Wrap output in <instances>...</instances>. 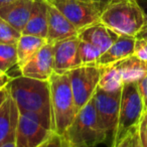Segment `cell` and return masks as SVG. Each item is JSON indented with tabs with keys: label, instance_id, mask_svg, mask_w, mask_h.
<instances>
[{
	"label": "cell",
	"instance_id": "cell-32",
	"mask_svg": "<svg viewBox=\"0 0 147 147\" xmlns=\"http://www.w3.org/2000/svg\"><path fill=\"white\" fill-rule=\"evenodd\" d=\"M136 38H143V39H147V24H145L144 26L141 28V30L139 31L136 34Z\"/></svg>",
	"mask_w": 147,
	"mask_h": 147
},
{
	"label": "cell",
	"instance_id": "cell-14",
	"mask_svg": "<svg viewBox=\"0 0 147 147\" xmlns=\"http://www.w3.org/2000/svg\"><path fill=\"white\" fill-rule=\"evenodd\" d=\"M78 36L81 40H84L96 47L103 53L116 41L119 35L103 24L101 21H99L81 29Z\"/></svg>",
	"mask_w": 147,
	"mask_h": 147
},
{
	"label": "cell",
	"instance_id": "cell-31",
	"mask_svg": "<svg viewBox=\"0 0 147 147\" xmlns=\"http://www.w3.org/2000/svg\"><path fill=\"white\" fill-rule=\"evenodd\" d=\"M8 95L9 94H8V91H7L6 87L0 90V107H1V105L3 104V102L6 100V98L8 97Z\"/></svg>",
	"mask_w": 147,
	"mask_h": 147
},
{
	"label": "cell",
	"instance_id": "cell-28",
	"mask_svg": "<svg viewBox=\"0 0 147 147\" xmlns=\"http://www.w3.org/2000/svg\"><path fill=\"white\" fill-rule=\"evenodd\" d=\"M67 141L63 136H59L57 133H53V136L49 138L47 147H67Z\"/></svg>",
	"mask_w": 147,
	"mask_h": 147
},
{
	"label": "cell",
	"instance_id": "cell-2",
	"mask_svg": "<svg viewBox=\"0 0 147 147\" xmlns=\"http://www.w3.org/2000/svg\"><path fill=\"white\" fill-rule=\"evenodd\" d=\"M100 21L118 35L134 37L145 25L144 14L136 0H112L103 10Z\"/></svg>",
	"mask_w": 147,
	"mask_h": 147
},
{
	"label": "cell",
	"instance_id": "cell-11",
	"mask_svg": "<svg viewBox=\"0 0 147 147\" xmlns=\"http://www.w3.org/2000/svg\"><path fill=\"white\" fill-rule=\"evenodd\" d=\"M21 76L49 81L53 71V43L47 42L37 53L22 67H20Z\"/></svg>",
	"mask_w": 147,
	"mask_h": 147
},
{
	"label": "cell",
	"instance_id": "cell-18",
	"mask_svg": "<svg viewBox=\"0 0 147 147\" xmlns=\"http://www.w3.org/2000/svg\"><path fill=\"white\" fill-rule=\"evenodd\" d=\"M47 43V38H43V37L30 34H21L20 38L16 43L17 67L19 69L22 67Z\"/></svg>",
	"mask_w": 147,
	"mask_h": 147
},
{
	"label": "cell",
	"instance_id": "cell-22",
	"mask_svg": "<svg viewBox=\"0 0 147 147\" xmlns=\"http://www.w3.org/2000/svg\"><path fill=\"white\" fill-rule=\"evenodd\" d=\"M79 57H80L81 65H90L96 63L99 57L102 55V51L96 47L84 40H80L79 43Z\"/></svg>",
	"mask_w": 147,
	"mask_h": 147
},
{
	"label": "cell",
	"instance_id": "cell-6",
	"mask_svg": "<svg viewBox=\"0 0 147 147\" xmlns=\"http://www.w3.org/2000/svg\"><path fill=\"white\" fill-rule=\"evenodd\" d=\"M57 7L79 31L99 22L106 5L100 0H47Z\"/></svg>",
	"mask_w": 147,
	"mask_h": 147
},
{
	"label": "cell",
	"instance_id": "cell-20",
	"mask_svg": "<svg viewBox=\"0 0 147 147\" xmlns=\"http://www.w3.org/2000/svg\"><path fill=\"white\" fill-rule=\"evenodd\" d=\"M123 80L117 63L101 67V76L98 88L107 93H118L122 91Z\"/></svg>",
	"mask_w": 147,
	"mask_h": 147
},
{
	"label": "cell",
	"instance_id": "cell-29",
	"mask_svg": "<svg viewBox=\"0 0 147 147\" xmlns=\"http://www.w3.org/2000/svg\"><path fill=\"white\" fill-rule=\"evenodd\" d=\"M11 79L12 78H10L7 75V73H4V71H2L0 69V90L6 87L7 84L11 81Z\"/></svg>",
	"mask_w": 147,
	"mask_h": 147
},
{
	"label": "cell",
	"instance_id": "cell-1",
	"mask_svg": "<svg viewBox=\"0 0 147 147\" xmlns=\"http://www.w3.org/2000/svg\"><path fill=\"white\" fill-rule=\"evenodd\" d=\"M6 89L9 96L16 104L19 113H34L40 115L51 123L53 129L49 81L19 76L11 79Z\"/></svg>",
	"mask_w": 147,
	"mask_h": 147
},
{
	"label": "cell",
	"instance_id": "cell-25",
	"mask_svg": "<svg viewBox=\"0 0 147 147\" xmlns=\"http://www.w3.org/2000/svg\"><path fill=\"white\" fill-rule=\"evenodd\" d=\"M133 55L138 57L139 59L147 61V39L136 38Z\"/></svg>",
	"mask_w": 147,
	"mask_h": 147
},
{
	"label": "cell",
	"instance_id": "cell-38",
	"mask_svg": "<svg viewBox=\"0 0 147 147\" xmlns=\"http://www.w3.org/2000/svg\"><path fill=\"white\" fill-rule=\"evenodd\" d=\"M47 142H49V141H47V142H45V143H43V144H41L40 146H38V147H47Z\"/></svg>",
	"mask_w": 147,
	"mask_h": 147
},
{
	"label": "cell",
	"instance_id": "cell-24",
	"mask_svg": "<svg viewBox=\"0 0 147 147\" xmlns=\"http://www.w3.org/2000/svg\"><path fill=\"white\" fill-rule=\"evenodd\" d=\"M136 132H137V127L132 129V130L128 131L119 140L113 142L112 147H134V140H135Z\"/></svg>",
	"mask_w": 147,
	"mask_h": 147
},
{
	"label": "cell",
	"instance_id": "cell-12",
	"mask_svg": "<svg viewBox=\"0 0 147 147\" xmlns=\"http://www.w3.org/2000/svg\"><path fill=\"white\" fill-rule=\"evenodd\" d=\"M47 2V36L49 43L69 38L79 34V30L71 23V21L51 2Z\"/></svg>",
	"mask_w": 147,
	"mask_h": 147
},
{
	"label": "cell",
	"instance_id": "cell-8",
	"mask_svg": "<svg viewBox=\"0 0 147 147\" xmlns=\"http://www.w3.org/2000/svg\"><path fill=\"white\" fill-rule=\"evenodd\" d=\"M78 112L93 98L101 76V67L97 63L83 65L67 73Z\"/></svg>",
	"mask_w": 147,
	"mask_h": 147
},
{
	"label": "cell",
	"instance_id": "cell-3",
	"mask_svg": "<svg viewBox=\"0 0 147 147\" xmlns=\"http://www.w3.org/2000/svg\"><path fill=\"white\" fill-rule=\"evenodd\" d=\"M53 131L63 136L78 114L67 74L53 73L49 80Z\"/></svg>",
	"mask_w": 147,
	"mask_h": 147
},
{
	"label": "cell",
	"instance_id": "cell-30",
	"mask_svg": "<svg viewBox=\"0 0 147 147\" xmlns=\"http://www.w3.org/2000/svg\"><path fill=\"white\" fill-rule=\"evenodd\" d=\"M136 1L142 9L145 17V24H147V0H136Z\"/></svg>",
	"mask_w": 147,
	"mask_h": 147
},
{
	"label": "cell",
	"instance_id": "cell-7",
	"mask_svg": "<svg viewBox=\"0 0 147 147\" xmlns=\"http://www.w3.org/2000/svg\"><path fill=\"white\" fill-rule=\"evenodd\" d=\"M51 122L34 113H19L14 142L16 147H38L53 134Z\"/></svg>",
	"mask_w": 147,
	"mask_h": 147
},
{
	"label": "cell",
	"instance_id": "cell-15",
	"mask_svg": "<svg viewBox=\"0 0 147 147\" xmlns=\"http://www.w3.org/2000/svg\"><path fill=\"white\" fill-rule=\"evenodd\" d=\"M33 2L32 0H16L0 7V17L22 32L30 16Z\"/></svg>",
	"mask_w": 147,
	"mask_h": 147
},
{
	"label": "cell",
	"instance_id": "cell-19",
	"mask_svg": "<svg viewBox=\"0 0 147 147\" xmlns=\"http://www.w3.org/2000/svg\"><path fill=\"white\" fill-rule=\"evenodd\" d=\"M122 76L123 83H137L147 75V61L139 59L135 55L117 63Z\"/></svg>",
	"mask_w": 147,
	"mask_h": 147
},
{
	"label": "cell",
	"instance_id": "cell-21",
	"mask_svg": "<svg viewBox=\"0 0 147 147\" xmlns=\"http://www.w3.org/2000/svg\"><path fill=\"white\" fill-rule=\"evenodd\" d=\"M14 65H17L16 45L0 43V69L7 73Z\"/></svg>",
	"mask_w": 147,
	"mask_h": 147
},
{
	"label": "cell",
	"instance_id": "cell-13",
	"mask_svg": "<svg viewBox=\"0 0 147 147\" xmlns=\"http://www.w3.org/2000/svg\"><path fill=\"white\" fill-rule=\"evenodd\" d=\"M19 119V110L8 95L0 107V146L14 141Z\"/></svg>",
	"mask_w": 147,
	"mask_h": 147
},
{
	"label": "cell",
	"instance_id": "cell-10",
	"mask_svg": "<svg viewBox=\"0 0 147 147\" xmlns=\"http://www.w3.org/2000/svg\"><path fill=\"white\" fill-rule=\"evenodd\" d=\"M78 35L63 39L53 43V71L57 74H67V71L81 67L79 57Z\"/></svg>",
	"mask_w": 147,
	"mask_h": 147
},
{
	"label": "cell",
	"instance_id": "cell-36",
	"mask_svg": "<svg viewBox=\"0 0 147 147\" xmlns=\"http://www.w3.org/2000/svg\"><path fill=\"white\" fill-rule=\"evenodd\" d=\"M67 147H96V146H91V145H71L67 142Z\"/></svg>",
	"mask_w": 147,
	"mask_h": 147
},
{
	"label": "cell",
	"instance_id": "cell-9",
	"mask_svg": "<svg viewBox=\"0 0 147 147\" xmlns=\"http://www.w3.org/2000/svg\"><path fill=\"white\" fill-rule=\"evenodd\" d=\"M121 92L107 93L97 88L94 94V103L101 127L107 133L108 138H113L117 129L120 110Z\"/></svg>",
	"mask_w": 147,
	"mask_h": 147
},
{
	"label": "cell",
	"instance_id": "cell-39",
	"mask_svg": "<svg viewBox=\"0 0 147 147\" xmlns=\"http://www.w3.org/2000/svg\"><path fill=\"white\" fill-rule=\"evenodd\" d=\"M32 1H41V0H32Z\"/></svg>",
	"mask_w": 147,
	"mask_h": 147
},
{
	"label": "cell",
	"instance_id": "cell-23",
	"mask_svg": "<svg viewBox=\"0 0 147 147\" xmlns=\"http://www.w3.org/2000/svg\"><path fill=\"white\" fill-rule=\"evenodd\" d=\"M22 33L0 17V43L16 45Z\"/></svg>",
	"mask_w": 147,
	"mask_h": 147
},
{
	"label": "cell",
	"instance_id": "cell-16",
	"mask_svg": "<svg viewBox=\"0 0 147 147\" xmlns=\"http://www.w3.org/2000/svg\"><path fill=\"white\" fill-rule=\"evenodd\" d=\"M136 37L128 35H119L114 43L101 55L97 61V65L100 67L117 63L134 53V45Z\"/></svg>",
	"mask_w": 147,
	"mask_h": 147
},
{
	"label": "cell",
	"instance_id": "cell-26",
	"mask_svg": "<svg viewBox=\"0 0 147 147\" xmlns=\"http://www.w3.org/2000/svg\"><path fill=\"white\" fill-rule=\"evenodd\" d=\"M138 137L142 147H147V113H144L137 126Z\"/></svg>",
	"mask_w": 147,
	"mask_h": 147
},
{
	"label": "cell",
	"instance_id": "cell-35",
	"mask_svg": "<svg viewBox=\"0 0 147 147\" xmlns=\"http://www.w3.org/2000/svg\"><path fill=\"white\" fill-rule=\"evenodd\" d=\"M0 147H16V144H15L14 141H10V142H7L5 144L1 145Z\"/></svg>",
	"mask_w": 147,
	"mask_h": 147
},
{
	"label": "cell",
	"instance_id": "cell-4",
	"mask_svg": "<svg viewBox=\"0 0 147 147\" xmlns=\"http://www.w3.org/2000/svg\"><path fill=\"white\" fill-rule=\"evenodd\" d=\"M63 136L71 145L97 146L108 139V135L103 130L98 120L94 96L79 111Z\"/></svg>",
	"mask_w": 147,
	"mask_h": 147
},
{
	"label": "cell",
	"instance_id": "cell-34",
	"mask_svg": "<svg viewBox=\"0 0 147 147\" xmlns=\"http://www.w3.org/2000/svg\"><path fill=\"white\" fill-rule=\"evenodd\" d=\"M16 1V0H0V7L5 6V5L9 4V3H12Z\"/></svg>",
	"mask_w": 147,
	"mask_h": 147
},
{
	"label": "cell",
	"instance_id": "cell-17",
	"mask_svg": "<svg viewBox=\"0 0 147 147\" xmlns=\"http://www.w3.org/2000/svg\"><path fill=\"white\" fill-rule=\"evenodd\" d=\"M22 34H30L47 38V2L34 1L30 16L22 30Z\"/></svg>",
	"mask_w": 147,
	"mask_h": 147
},
{
	"label": "cell",
	"instance_id": "cell-27",
	"mask_svg": "<svg viewBox=\"0 0 147 147\" xmlns=\"http://www.w3.org/2000/svg\"><path fill=\"white\" fill-rule=\"evenodd\" d=\"M137 87H138L139 94H140L141 100H142L143 103L144 113H147V75L143 79L137 82Z\"/></svg>",
	"mask_w": 147,
	"mask_h": 147
},
{
	"label": "cell",
	"instance_id": "cell-37",
	"mask_svg": "<svg viewBox=\"0 0 147 147\" xmlns=\"http://www.w3.org/2000/svg\"><path fill=\"white\" fill-rule=\"evenodd\" d=\"M100 1L103 3V4H105V5H106V6H107V5H108L109 3H110L111 1H112V0H100Z\"/></svg>",
	"mask_w": 147,
	"mask_h": 147
},
{
	"label": "cell",
	"instance_id": "cell-33",
	"mask_svg": "<svg viewBox=\"0 0 147 147\" xmlns=\"http://www.w3.org/2000/svg\"><path fill=\"white\" fill-rule=\"evenodd\" d=\"M134 147H142V145H141V143H140V140H139V137H138V132H136V135H135Z\"/></svg>",
	"mask_w": 147,
	"mask_h": 147
},
{
	"label": "cell",
	"instance_id": "cell-5",
	"mask_svg": "<svg viewBox=\"0 0 147 147\" xmlns=\"http://www.w3.org/2000/svg\"><path fill=\"white\" fill-rule=\"evenodd\" d=\"M143 114L144 108L137 83L124 84L121 91L118 125L112 138V143L119 140L128 131L136 128Z\"/></svg>",
	"mask_w": 147,
	"mask_h": 147
}]
</instances>
